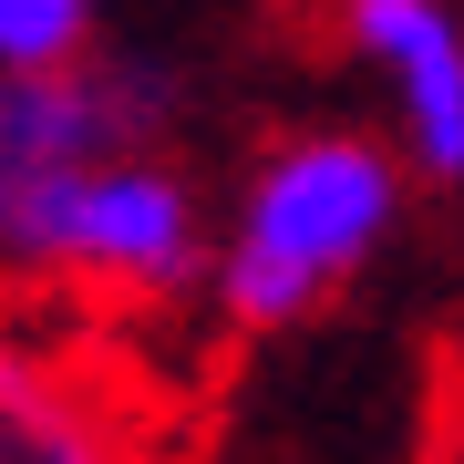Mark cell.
Here are the masks:
<instances>
[{"mask_svg": "<svg viewBox=\"0 0 464 464\" xmlns=\"http://www.w3.org/2000/svg\"><path fill=\"white\" fill-rule=\"evenodd\" d=\"M402 207H413V166L382 124H299L268 134L248 176L217 207V258H207V310L237 341H279L310 310L362 279L392 248Z\"/></svg>", "mask_w": 464, "mask_h": 464, "instance_id": "cell-1", "label": "cell"}, {"mask_svg": "<svg viewBox=\"0 0 464 464\" xmlns=\"http://www.w3.org/2000/svg\"><path fill=\"white\" fill-rule=\"evenodd\" d=\"M207 258H217V197L186 176L176 145H134V155L72 166L32 207L11 299H63V310H93V320H134V310L207 299Z\"/></svg>", "mask_w": 464, "mask_h": 464, "instance_id": "cell-2", "label": "cell"}, {"mask_svg": "<svg viewBox=\"0 0 464 464\" xmlns=\"http://www.w3.org/2000/svg\"><path fill=\"white\" fill-rule=\"evenodd\" d=\"M0 464H176L166 392L124 341L0 299Z\"/></svg>", "mask_w": 464, "mask_h": 464, "instance_id": "cell-3", "label": "cell"}, {"mask_svg": "<svg viewBox=\"0 0 464 464\" xmlns=\"http://www.w3.org/2000/svg\"><path fill=\"white\" fill-rule=\"evenodd\" d=\"M176 134V72L134 63V52H93L63 72H0V289L21 268V227L32 207L93 155H134Z\"/></svg>", "mask_w": 464, "mask_h": 464, "instance_id": "cell-4", "label": "cell"}, {"mask_svg": "<svg viewBox=\"0 0 464 464\" xmlns=\"http://www.w3.org/2000/svg\"><path fill=\"white\" fill-rule=\"evenodd\" d=\"M351 72L382 93V134L413 186L464 197V11L454 0H331Z\"/></svg>", "mask_w": 464, "mask_h": 464, "instance_id": "cell-5", "label": "cell"}, {"mask_svg": "<svg viewBox=\"0 0 464 464\" xmlns=\"http://www.w3.org/2000/svg\"><path fill=\"white\" fill-rule=\"evenodd\" d=\"M103 52V0H0V72H63Z\"/></svg>", "mask_w": 464, "mask_h": 464, "instance_id": "cell-6", "label": "cell"}, {"mask_svg": "<svg viewBox=\"0 0 464 464\" xmlns=\"http://www.w3.org/2000/svg\"><path fill=\"white\" fill-rule=\"evenodd\" d=\"M423 464H464V423H454V433H444V444H433Z\"/></svg>", "mask_w": 464, "mask_h": 464, "instance_id": "cell-7", "label": "cell"}]
</instances>
